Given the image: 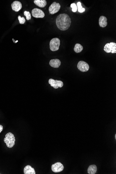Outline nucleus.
I'll return each mask as SVG.
<instances>
[{"instance_id": "1", "label": "nucleus", "mask_w": 116, "mask_h": 174, "mask_svg": "<svg viewBox=\"0 0 116 174\" xmlns=\"http://www.w3.org/2000/svg\"><path fill=\"white\" fill-rule=\"evenodd\" d=\"M57 28L62 31H66L71 26V20L70 16L66 14H61L58 16L56 21Z\"/></svg>"}, {"instance_id": "2", "label": "nucleus", "mask_w": 116, "mask_h": 174, "mask_svg": "<svg viewBox=\"0 0 116 174\" xmlns=\"http://www.w3.org/2000/svg\"><path fill=\"white\" fill-rule=\"evenodd\" d=\"M15 137L14 134L11 132L7 133L4 139V141L7 144V146L9 148L13 147L15 145Z\"/></svg>"}, {"instance_id": "3", "label": "nucleus", "mask_w": 116, "mask_h": 174, "mask_svg": "<svg viewBox=\"0 0 116 174\" xmlns=\"http://www.w3.org/2000/svg\"><path fill=\"white\" fill-rule=\"evenodd\" d=\"M49 45L51 51L53 52L58 51L60 45V40L57 38H53L50 40Z\"/></svg>"}, {"instance_id": "4", "label": "nucleus", "mask_w": 116, "mask_h": 174, "mask_svg": "<svg viewBox=\"0 0 116 174\" xmlns=\"http://www.w3.org/2000/svg\"><path fill=\"white\" fill-rule=\"evenodd\" d=\"M104 50L107 53H116V44L113 42L107 43L104 46Z\"/></svg>"}, {"instance_id": "5", "label": "nucleus", "mask_w": 116, "mask_h": 174, "mask_svg": "<svg viewBox=\"0 0 116 174\" xmlns=\"http://www.w3.org/2000/svg\"><path fill=\"white\" fill-rule=\"evenodd\" d=\"M61 5L59 3L54 2L49 6V11L51 14H54L59 11L61 8Z\"/></svg>"}, {"instance_id": "6", "label": "nucleus", "mask_w": 116, "mask_h": 174, "mask_svg": "<svg viewBox=\"0 0 116 174\" xmlns=\"http://www.w3.org/2000/svg\"><path fill=\"white\" fill-rule=\"evenodd\" d=\"M32 14L34 17L36 18H43L45 16L43 11L37 8H34L32 10Z\"/></svg>"}, {"instance_id": "7", "label": "nucleus", "mask_w": 116, "mask_h": 174, "mask_svg": "<svg viewBox=\"0 0 116 174\" xmlns=\"http://www.w3.org/2000/svg\"><path fill=\"white\" fill-rule=\"evenodd\" d=\"M77 67L80 71L82 72L88 71L89 69V64L83 61H80L78 62Z\"/></svg>"}, {"instance_id": "8", "label": "nucleus", "mask_w": 116, "mask_h": 174, "mask_svg": "<svg viewBox=\"0 0 116 174\" xmlns=\"http://www.w3.org/2000/svg\"><path fill=\"white\" fill-rule=\"evenodd\" d=\"M49 83L51 86L54 88L57 89L59 87L62 88L63 85V83L62 81L60 80H55L53 79H50L49 80Z\"/></svg>"}, {"instance_id": "9", "label": "nucleus", "mask_w": 116, "mask_h": 174, "mask_svg": "<svg viewBox=\"0 0 116 174\" xmlns=\"http://www.w3.org/2000/svg\"><path fill=\"white\" fill-rule=\"evenodd\" d=\"M64 167L60 162H57L51 166V169L55 173L60 172L63 170Z\"/></svg>"}, {"instance_id": "10", "label": "nucleus", "mask_w": 116, "mask_h": 174, "mask_svg": "<svg viewBox=\"0 0 116 174\" xmlns=\"http://www.w3.org/2000/svg\"><path fill=\"white\" fill-rule=\"evenodd\" d=\"M13 10L17 12L21 9L22 8V5L20 2L18 1H14L11 5Z\"/></svg>"}, {"instance_id": "11", "label": "nucleus", "mask_w": 116, "mask_h": 174, "mask_svg": "<svg viewBox=\"0 0 116 174\" xmlns=\"http://www.w3.org/2000/svg\"><path fill=\"white\" fill-rule=\"evenodd\" d=\"M49 65L52 67L59 68L61 65V61L59 59H52L50 60Z\"/></svg>"}, {"instance_id": "12", "label": "nucleus", "mask_w": 116, "mask_h": 174, "mask_svg": "<svg viewBox=\"0 0 116 174\" xmlns=\"http://www.w3.org/2000/svg\"><path fill=\"white\" fill-rule=\"evenodd\" d=\"M107 19L105 16H101L99 17V24L100 27L105 28L107 26Z\"/></svg>"}, {"instance_id": "13", "label": "nucleus", "mask_w": 116, "mask_h": 174, "mask_svg": "<svg viewBox=\"0 0 116 174\" xmlns=\"http://www.w3.org/2000/svg\"><path fill=\"white\" fill-rule=\"evenodd\" d=\"M24 174H35V170L34 168L29 165L26 166L24 169Z\"/></svg>"}, {"instance_id": "14", "label": "nucleus", "mask_w": 116, "mask_h": 174, "mask_svg": "<svg viewBox=\"0 0 116 174\" xmlns=\"http://www.w3.org/2000/svg\"><path fill=\"white\" fill-rule=\"evenodd\" d=\"M34 3L37 6L41 8L45 7L47 4V2L46 0H35Z\"/></svg>"}, {"instance_id": "15", "label": "nucleus", "mask_w": 116, "mask_h": 174, "mask_svg": "<svg viewBox=\"0 0 116 174\" xmlns=\"http://www.w3.org/2000/svg\"><path fill=\"white\" fill-rule=\"evenodd\" d=\"M97 171V166L95 165H92L89 167L88 172L89 174H95Z\"/></svg>"}, {"instance_id": "16", "label": "nucleus", "mask_w": 116, "mask_h": 174, "mask_svg": "<svg viewBox=\"0 0 116 174\" xmlns=\"http://www.w3.org/2000/svg\"><path fill=\"white\" fill-rule=\"evenodd\" d=\"M83 47L80 44L77 43L74 46V50L75 53H79L81 52V51L83 49Z\"/></svg>"}, {"instance_id": "17", "label": "nucleus", "mask_w": 116, "mask_h": 174, "mask_svg": "<svg viewBox=\"0 0 116 174\" xmlns=\"http://www.w3.org/2000/svg\"><path fill=\"white\" fill-rule=\"evenodd\" d=\"M77 9H78L79 12L82 13L85 11V9L84 8H83L80 2H78L77 3Z\"/></svg>"}, {"instance_id": "18", "label": "nucleus", "mask_w": 116, "mask_h": 174, "mask_svg": "<svg viewBox=\"0 0 116 174\" xmlns=\"http://www.w3.org/2000/svg\"><path fill=\"white\" fill-rule=\"evenodd\" d=\"M24 15L26 17L27 20H31V14L30 13V12L28 11H24Z\"/></svg>"}, {"instance_id": "19", "label": "nucleus", "mask_w": 116, "mask_h": 174, "mask_svg": "<svg viewBox=\"0 0 116 174\" xmlns=\"http://www.w3.org/2000/svg\"><path fill=\"white\" fill-rule=\"evenodd\" d=\"M18 20L19 21L20 23L21 24H24L25 23V20L24 17H21L20 16H18Z\"/></svg>"}, {"instance_id": "20", "label": "nucleus", "mask_w": 116, "mask_h": 174, "mask_svg": "<svg viewBox=\"0 0 116 174\" xmlns=\"http://www.w3.org/2000/svg\"><path fill=\"white\" fill-rule=\"evenodd\" d=\"M71 7L72 8V11L73 12H76L77 10V7L76 4L73 3L71 5Z\"/></svg>"}, {"instance_id": "21", "label": "nucleus", "mask_w": 116, "mask_h": 174, "mask_svg": "<svg viewBox=\"0 0 116 174\" xmlns=\"http://www.w3.org/2000/svg\"><path fill=\"white\" fill-rule=\"evenodd\" d=\"M3 130V126L1 125H0V133Z\"/></svg>"}, {"instance_id": "22", "label": "nucleus", "mask_w": 116, "mask_h": 174, "mask_svg": "<svg viewBox=\"0 0 116 174\" xmlns=\"http://www.w3.org/2000/svg\"><path fill=\"white\" fill-rule=\"evenodd\" d=\"M115 139L116 138V134H115Z\"/></svg>"}]
</instances>
